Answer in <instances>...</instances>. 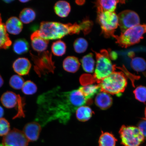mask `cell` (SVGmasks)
Instances as JSON below:
<instances>
[{
	"label": "cell",
	"instance_id": "1",
	"mask_svg": "<svg viewBox=\"0 0 146 146\" xmlns=\"http://www.w3.org/2000/svg\"><path fill=\"white\" fill-rule=\"evenodd\" d=\"M36 103L35 121L43 127L56 120L65 125L78 108L91 102L86 99L79 89L62 92L58 87L40 95Z\"/></svg>",
	"mask_w": 146,
	"mask_h": 146
},
{
	"label": "cell",
	"instance_id": "2",
	"mask_svg": "<svg viewBox=\"0 0 146 146\" xmlns=\"http://www.w3.org/2000/svg\"><path fill=\"white\" fill-rule=\"evenodd\" d=\"M38 31L42 38L49 41L60 39L68 35L79 34L82 32V28L80 23L43 21L41 23Z\"/></svg>",
	"mask_w": 146,
	"mask_h": 146
},
{
	"label": "cell",
	"instance_id": "3",
	"mask_svg": "<svg viewBox=\"0 0 146 146\" xmlns=\"http://www.w3.org/2000/svg\"><path fill=\"white\" fill-rule=\"evenodd\" d=\"M99 84L101 92L120 97L127 86V81L123 72H115Z\"/></svg>",
	"mask_w": 146,
	"mask_h": 146
},
{
	"label": "cell",
	"instance_id": "4",
	"mask_svg": "<svg viewBox=\"0 0 146 146\" xmlns=\"http://www.w3.org/2000/svg\"><path fill=\"white\" fill-rule=\"evenodd\" d=\"M96 67L94 76L99 83L114 72L116 67L112 63L108 51L102 50L100 53L96 52Z\"/></svg>",
	"mask_w": 146,
	"mask_h": 146
},
{
	"label": "cell",
	"instance_id": "5",
	"mask_svg": "<svg viewBox=\"0 0 146 146\" xmlns=\"http://www.w3.org/2000/svg\"><path fill=\"white\" fill-rule=\"evenodd\" d=\"M145 33V25H139L121 33L119 36L115 35L113 38L119 46L127 48L139 43Z\"/></svg>",
	"mask_w": 146,
	"mask_h": 146
},
{
	"label": "cell",
	"instance_id": "6",
	"mask_svg": "<svg viewBox=\"0 0 146 146\" xmlns=\"http://www.w3.org/2000/svg\"><path fill=\"white\" fill-rule=\"evenodd\" d=\"M98 20L105 37H113L115 31L118 26L117 15L114 12H98Z\"/></svg>",
	"mask_w": 146,
	"mask_h": 146
},
{
	"label": "cell",
	"instance_id": "7",
	"mask_svg": "<svg viewBox=\"0 0 146 146\" xmlns=\"http://www.w3.org/2000/svg\"><path fill=\"white\" fill-rule=\"evenodd\" d=\"M119 134L123 146H139L145 139L138 128L133 126H122Z\"/></svg>",
	"mask_w": 146,
	"mask_h": 146
},
{
	"label": "cell",
	"instance_id": "8",
	"mask_svg": "<svg viewBox=\"0 0 146 146\" xmlns=\"http://www.w3.org/2000/svg\"><path fill=\"white\" fill-rule=\"evenodd\" d=\"M31 56L35 64L34 70L38 76H41L48 73H54L55 67L52 54L48 51H45L37 56L32 54Z\"/></svg>",
	"mask_w": 146,
	"mask_h": 146
},
{
	"label": "cell",
	"instance_id": "9",
	"mask_svg": "<svg viewBox=\"0 0 146 146\" xmlns=\"http://www.w3.org/2000/svg\"><path fill=\"white\" fill-rule=\"evenodd\" d=\"M117 16L118 26L122 33L128 29L140 25L139 16L134 11L124 10L119 13Z\"/></svg>",
	"mask_w": 146,
	"mask_h": 146
},
{
	"label": "cell",
	"instance_id": "10",
	"mask_svg": "<svg viewBox=\"0 0 146 146\" xmlns=\"http://www.w3.org/2000/svg\"><path fill=\"white\" fill-rule=\"evenodd\" d=\"M29 142L22 131L14 129L3 137L0 146H28Z\"/></svg>",
	"mask_w": 146,
	"mask_h": 146
},
{
	"label": "cell",
	"instance_id": "11",
	"mask_svg": "<svg viewBox=\"0 0 146 146\" xmlns=\"http://www.w3.org/2000/svg\"><path fill=\"white\" fill-rule=\"evenodd\" d=\"M41 127L37 122H32L25 125L23 132L29 141H35L39 138Z\"/></svg>",
	"mask_w": 146,
	"mask_h": 146
},
{
	"label": "cell",
	"instance_id": "12",
	"mask_svg": "<svg viewBox=\"0 0 146 146\" xmlns=\"http://www.w3.org/2000/svg\"><path fill=\"white\" fill-rule=\"evenodd\" d=\"M31 64L27 58H20L16 59L13 65V68L15 72L18 75L25 76L30 72Z\"/></svg>",
	"mask_w": 146,
	"mask_h": 146
},
{
	"label": "cell",
	"instance_id": "13",
	"mask_svg": "<svg viewBox=\"0 0 146 146\" xmlns=\"http://www.w3.org/2000/svg\"><path fill=\"white\" fill-rule=\"evenodd\" d=\"M31 45L33 50L36 52H45L48 47L49 41L40 36L38 30L36 31L31 36Z\"/></svg>",
	"mask_w": 146,
	"mask_h": 146
},
{
	"label": "cell",
	"instance_id": "14",
	"mask_svg": "<svg viewBox=\"0 0 146 146\" xmlns=\"http://www.w3.org/2000/svg\"><path fill=\"white\" fill-rule=\"evenodd\" d=\"M19 96L12 91H7L1 96V103L3 106L7 108L12 109L17 107Z\"/></svg>",
	"mask_w": 146,
	"mask_h": 146
},
{
	"label": "cell",
	"instance_id": "15",
	"mask_svg": "<svg viewBox=\"0 0 146 146\" xmlns=\"http://www.w3.org/2000/svg\"><path fill=\"white\" fill-rule=\"evenodd\" d=\"M113 100L110 94L104 92L98 93L96 97L95 104L100 109L105 110L112 106Z\"/></svg>",
	"mask_w": 146,
	"mask_h": 146
},
{
	"label": "cell",
	"instance_id": "16",
	"mask_svg": "<svg viewBox=\"0 0 146 146\" xmlns=\"http://www.w3.org/2000/svg\"><path fill=\"white\" fill-rule=\"evenodd\" d=\"M5 27L9 33L16 35L19 34L22 31L23 25L21 20L17 17H12L7 21Z\"/></svg>",
	"mask_w": 146,
	"mask_h": 146
},
{
	"label": "cell",
	"instance_id": "17",
	"mask_svg": "<svg viewBox=\"0 0 146 146\" xmlns=\"http://www.w3.org/2000/svg\"><path fill=\"white\" fill-rule=\"evenodd\" d=\"M121 1L115 0H102L97 1L96 3V4L98 12L106 11L114 12L117 3Z\"/></svg>",
	"mask_w": 146,
	"mask_h": 146
},
{
	"label": "cell",
	"instance_id": "18",
	"mask_svg": "<svg viewBox=\"0 0 146 146\" xmlns=\"http://www.w3.org/2000/svg\"><path fill=\"white\" fill-rule=\"evenodd\" d=\"M80 63L77 58L74 56H68L63 61V68L67 72L75 73L79 69Z\"/></svg>",
	"mask_w": 146,
	"mask_h": 146
},
{
	"label": "cell",
	"instance_id": "19",
	"mask_svg": "<svg viewBox=\"0 0 146 146\" xmlns=\"http://www.w3.org/2000/svg\"><path fill=\"white\" fill-rule=\"evenodd\" d=\"M54 9L56 15L60 17L65 18L68 16L70 13L71 8L68 2L60 1L55 4Z\"/></svg>",
	"mask_w": 146,
	"mask_h": 146
},
{
	"label": "cell",
	"instance_id": "20",
	"mask_svg": "<svg viewBox=\"0 0 146 146\" xmlns=\"http://www.w3.org/2000/svg\"><path fill=\"white\" fill-rule=\"evenodd\" d=\"M83 94L86 99L91 101V99L101 91L99 85L90 84L80 87L78 89Z\"/></svg>",
	"mask_w": 146,
	"mask_h": 146
},
{
	"label": "cell",
	"instance_id": "21",
	"mask_svg": "<svg viewBox=\"0 0 146 146\" xmlns=\"http://www.w3.org/2000/svg\"><path fill=\"white\" fill-rule=\"evenodd\" d=\"M94 114L92 110L87 106H82L78 108L76 111V118L82 122L88 121L92 117Z\"/></svg>",
	"mask_w": 146,
	"mask_h": 146
},
{
	"label": "cell",
	"instance_id": "22",
	"mask_svg": "<svg viewBox=\"0 0 146 146\" xmlns=\"http://www.w3.org/2000/svg\"><path fill=\"white\" fill-rule=\"evenodd\" d=\"M81 62L82 68L85 72L92 73L94 72L96 62L92 54L89 53L84 56Z\"/></svg>",
	"mask_w": 146,
	"mask_h": 146
},
{
	"label": "cell",
	"instance_id": "23",
	"mask_svg": "<svg viewBox=\"0 0 146 146\" xmlns=\"http://www.w3.org/2000/svg\"><path fill=\"white\" fill-rule=\"evenodd\" d=\"M117 139L112 133L102 132L98 140L99 146H116Z\"/></svg>",
	"mask_w": 146,
	"mask_h": 146
},
{
	"label": "cell",
	"instance_id": "24",
	"mask_svg": "<svg viewBox=\"0 0 146 146\" xmlns=\"http://www.w3.org/2000/svg\"><path fill=\"white\" fill-rule=\"evenodd\" d=\"M11 44L5 25L2 23H0V49L8 48Z\"/></svg>",
	"mask_w": 146,
	"mask_h": 146
},
{
	"label": "cell",
	"instance_id": "25",
	"mask_svg": "<svg viewBox=\"0 0 146 146\" xmlns=\"http://www.w3.org/2000/svg\"><path fill=\"white\" fill-rule=\"evenodd\" d=\"M36 14L32 9L26 8L23 9L19 15L20 20L25 24H28L31 23L35 19Z\"/></svg>",
	"mask_w": 146,
	"mask_h": 146
},
{
	"label": "cell",
	"instance_id": "26",
	"mask_svg": "<svg viewBox=\"0 0 146 146\" xmlns=\"http://www.w3.org/2000/svg\"><path fill=\"white\" fill-rule=\"evenodd\" d=\"M14 52L18 54H22L25 53L29 50L28 42L23 39L16 40L14 42L13 45Z\"/></svg>",
	"mask_w": 146,
	"mask_h": 146
},
{
	"label": "cell",
	"instance_id": "27",
	"mask_svg": "<svg viewBox=\"0 0 146 146\" xmlns=\"http://www.w3.org/2000/svg\"><path fill=\"white\" fill-rule=\"evenodd\" d=\"M52 53L56 56H61L65 54L66 50V44L61 40L54 42L51 47Z\"/></svg>",
	"mask_w": 146,
	"mask_h": 146
},
{
	"label": "cell",
	"instance_id": "28",
	"mask_svg": "<svg viewBox=\"0 0 146 146\" xmlns=\"http://www.w3.org/2000/svg\"><path fill=\"white\" fill-rule=\"evenodd\" d=\"M131 66L133 70L136 72H143L146 69V62L143 58L135 57L132 59Z\"/></svg>",
	"mask_w": 146,
	"mask_h": 146
},
{
	"label": "cell",
	"instance_id": "29",
	"mask_svg": "<svg viewBox=\"0 0 146 146\" xmlns=\"http://www.w3.org/2000/svg\"><path fill=\"white\" fill-rule=\"evenodd\" d=\"M88 43L84 38H79L74 42V48L75 51L78 54L83 53L86 51Z\"/></svg>",
	"mask_w": 146,
	"mask_h": 146
},
{
	"label": "cell",
	"instance_id": "30",
	"mask_svg": "<svg viewBox=\"0 0 146 146\" xmlns=\"http://www.w3.org/2000/svg\"><path fill=\"white\" fill-rule=\"evenodd\" d=\"M25 82L21 76L18 75H14L11 78L9 84L13 88L16 90H20L22 88Z\"/></svg>",
	"mask_w": 146,
	"mask_h": 146
},
{
	"label": "cell",
	"instance_id": "31",
	"mask_svg": "<svg viewBox=\"0 0 146 146\" xmlns=\"http://www.w3.org/2000/svg\"><path fill=\"white\" fill-rule=\"evenodd\" d=\"M37 90V86L35 84L31 81L25 82L22 88L23 94L27 95H31L35 94Z\"/></svg>",
	"mask_w": 146,
	"mask_h": 146
},
{
	"label": "cell",
	"instance_id": "32",
	"mask_svg": "<svg viewBox=\"0 0 146 146\" xmlns=\"http://www.w3.org/2000/svg\"><path fill=\"white\" fill-rule=\"evenodd\" d=\"M136 99L142 103L146 102V87L139 86L134 91Z\"/></svg>",
	"mask_w": 146,
	"mask_h": 146
},
{
	"label": "cell",
	"instance_id": "33",
	"mask_svg": "<svg viewBox=\"0 0 146 146\" xmlns=\"http://www.w3.org/2000/svg\"><path fill=\"white\" fill-rule=\"evenodd\" d=\"M10 131V124L4 118H0V136H5Z\"/></svg>",
	"mask_w": 146,
	"mask_h": 146
},
{
	"label": "cell",
	"instance_id": "34",
	"mask_svg": "<svg viewBox=\"0 0 146 146\" xmlns=\"http://www.w3.org/2000/svg\"><path fill=\"white\" fill-rule=\"evenodd\" d=\"M25 104V100L21 96H19V101L17 106V113L16 115L14 116V119L21 117H24L25 114L23 110L24 106Z\"/></svg>",
	"mask_w": 146,
	"mask_h": 146
},
{
	"label": "cell",
	"instance_id": "35",
	"mask_svg": "<svg viewBox=\"0 0 146 146\" xmlns=\"http://www.w3.org/2000/svg\"><path fill=\"white\" fill-rule=\"evenodd\" d=\"M82 28V32L85 34H88L92 29L93 23L88 19L84 20L80 23Z\"/></svg>",
	"mask_w": 146,
	"mask_h": 146
},
{
	"label": "cell",
	"instance_id": "36",
	"mask_svg": "<svg viewBox=\"0 0 146 146\" xmlns=\"http://www.w3.org/2000/svg\"><path fill=\"white\" fill-rule=\"evenodd\" d=\"M138 128L144 137L146 138V119L142 120L139 122Z\"/></svg>",
	"mask_w": 146,
	"mask_h": 146
},
{
	"label": "cell",
	"instance_id": "37",
	"mask_svg": "<svg viewBox=\"0 0 146 146\" xmlns=\"http://www.w3.org/2000/svg\"><path fill=\"white\" fill-rule=\"evenodd\" d=\"M109 52L111 60H115L117 59V54L115 52L112 51L111 52Z\"/></svg>",
	"mask_w": 146,
	"mask_h": 146
},
{
	"label": "cell",
	"instance_id": "38",
	"mask_svg": "<svg viewBox=\"0 0 146 146\" xmlns=\"http://www.w3.org/2000/svg\"><path fill=\"white\" fill-rule=\"evenodd\" d=\"M4 111L2 107L0 106V118H2L4 115Z\"/></svg>",
	"mask_w": 146,
	"mask_h": 146
},
{
	"label": "cell",
	"instance_id": "39",
	"mask_svg": "<svg viewBox=\"0 0 146 146\" xmlns=\"http://www.w3.org/2000/svg\"><path fill=\"white\" fill-rule=\"evenodd\" d=\"M4 83V81H3V78L0 74V88L3 86Z\"/></svg>",
	"mask_w": 146,
	"mask_h": 146
},
{
	"label": "cell",
	"instance_id": "40",
	"mask_svg": "<svg viewBox=\"0 0 146 146\" xmlns=\"http://www.w3.org/2000/svg\"><path fill=\"white\" fill-rule=\"evenodd\" d=\"M85 1H76V3L78 5H82L84 3Z\"/></svg>",
	"mask_w": 146,
	"mask_h": 146
},
{
	"label": "cell",
	"instance_id": "41",
	"mask_svg": "<svg viewBox=\"0 0 146 146\" xmlns=\"http://www.w3.org/2000/svg\"><path fill=\"white\" fill-rule=\"evenodd\" d=\"M21 2L22 3H26L27 2H28L29 1V0H21V1H19Z\"/></svg>",
	"mask_w": 146,
	"mask_h": 146
},
{
	"label": "cell",
	"instance_id": "42",
	"mask_svg": "<svg viewBox=\"0 0 146 146\" xmlns=\"http://www.w3.org/2000/svg\"><path fill=\"white\" fill-rule=\"evenodd\" d=\"M4 1L5 3H8L12 2L13 1H10V0H8V1Z\"/></svg>",
	"mask_w": 146,
	"mask_h": 146
},
{
	"label": "cell",
	"instance_id": "43",
	"mask_svg": "<svg viewBox=\"0 0 146 146\" xmlns=\"http://www.w3.org/2000/svg\"><path fill=\"white\" fill-rule=\"evenodd\" d=\"M2 23V20L1 14H0V23Z\"/></svg>",
	"mask_w": 146,
	"mask_h": 146
},
{
	"label": "cell",
	"instance_id": "44",
	"mask_svg": "<svg viewBox=\"0 0 146 146\" xmlns=\"http://www.w3.org/2000/svg\"><path fill=\"white\" fill-rule=\"evenodd\" d=\"M145 118L146 119V107L145 108Z\"/></svg>",
	"mask_w": 146,
	"mask_h": 146
},
{
	"label": "cell",
	"instance_id": "45",
	"mask_svg": "<svg viewBox=\"0 0 146 146\" xmlns=\"http://www.w3.org/2000/svg\"><path fill=\"white\" fill-rule=\"evenodd\" d=\"M145 32L146 33V24L145 25Z\"/></svg>",
	"mask_w": 146,
	"mask_h": 146
}]
</instances>
